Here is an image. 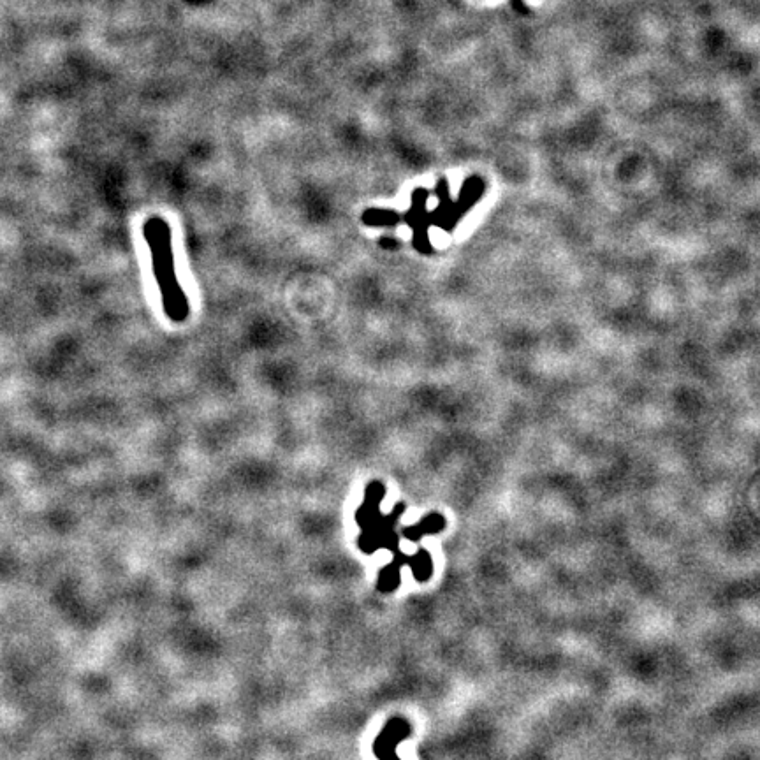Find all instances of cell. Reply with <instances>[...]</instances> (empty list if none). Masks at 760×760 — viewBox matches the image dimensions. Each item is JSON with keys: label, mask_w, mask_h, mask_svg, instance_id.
Segmentation results:
<instances>
[{"label": "cell", "mask_w": 760, "mask_h": 760, "mask_svg": "<svg viewBox=\"0 0 760 760\" xmlns=\"http://www.w3.org/2000/svg\"><path fill=\"white\" fill-rule=\"evenodd\" d=\"M143 236L152 257V270L159 285L164 314L169 321L183 324L189 319L190 305L176 277L171 227L162 217H150L143 224Z\"/></svg>", "instance_id": "1"}, {"label": "cell", "mask_w": 760, "mask_h": 760, "mask_svg": "<svg viewBox=\"0 0 760 760\" xmlns=\"http://www.w3.org/2000/svg\"><path fill=\"white\" fill-rule=\"evenodd\" d=\"M409 731L410 727L403 718H391L373 741V755L379 760H402L396 753V745L409 734Z\"/></svg>", "instance_id": "2"}]
</instances>
